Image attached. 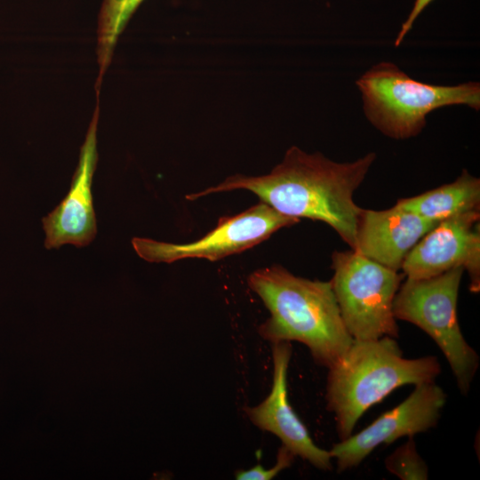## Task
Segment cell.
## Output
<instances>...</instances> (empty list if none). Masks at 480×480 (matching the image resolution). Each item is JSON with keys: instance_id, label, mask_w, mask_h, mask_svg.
<instances>
[{"instance_id": "1", "label": "cell", "mask_w": 480, "mask_h": 480, "mask_svg": "<svg viewBox=\"0 0 480 480\" xmlns=\"http://www.w3.org/2000/svg\"><path fill=\"white\" fill-rule=\"evenodd\" d=\"M375 158L376 154L371 152L353 162L338 163L321 153L308 154L292 146L268 174L233 175L216 186L188 195L187 199L245 189L282 214L326 223L354 250L362 208L353 196Z\"/></svg>"}, {"instance_id": "2", "label": "cell", "mask_w": 480, "mask_h": 480, "mask_svg": "<svg viewBox=\"0 0 480 480\" xmlns=\"http://www.w3.org/2000/svg\"><path fill=\"white\" fill-rule=\"evenodd\" d=\"M247 282L270 313L259 333L271 344L300 342L315 363L326 368L351 346L354 339L344 324L331 281L297 276L273 265L255 270Z\"/></svg>"}, {"instance_id": "3", "label": "cell", "mask_w": 480, "mask_h": 480, "mask_svg": "<svg viewBox=\"0 0 480 480\" xmlns=\"http://www.w3.org/2000/svg\"><path fill=\"white\" fill-rule=\"evenodd\" d=\"M328 369L326 408L333 413L340 440L352 435L362 415L396 388L435 381L437 357L405 358L395 338L354 340Z\"/></svg>"}, {"instance_id": "4", "label": "cell", "mask_w": 480, "mask_h": 480, "mask_svg": "<svg viewBox=\"0 0 480 480\" xmlns=\"http://www.w3.org/2000/svg\"><path fill=\"white\" fill-rule=\"evenodd\" d=\"M368 120L382 133L404 140L420 133L427 115L444 106L480 108V84L468 82L453 86L425 84L391 62H380L356 82Z\"/></svg>"}, {"instance_id": "5", "label": "cell", "mask_w": 480, "mask_h": 480, "mask_svg": "<svg viewBox=\"0 0 480 480\" xmlns=\"http://www.w3.org/2000/svg\"><path fill=\"white\" fill-rule=\"evenodd\" d=\"M459 266L437 276L401 283L393 301L396 319L423 330L444 355L462 395L470 389L479 356L465 340L459 324L457 301L462 275Z\"/></svg>"}, {"instance_id": "6", "label": "cell", "mask_w": 480, "mask_h": 480, "mask_svg": "<svg viewBox=\"0 0 480 480\" xmlns=\"http://www.w3.org/2000/svg\"><path fill=\"white\" fill-rule=\"evenodd\" d=\"M332 290L344 324L354 340L398 338L393 301L404 274L350 249L332 254Z\"/></svg>"}, {"instance_id": "7", "label": "cell", "mask_w": 480, "mask_h": 480, "mask_svg": "<svg viewBox=\"0 0 480 480\" xmlns=\"http://www.w3.org/2000/svg\"><path fill=\"white\" fill-rule=\"evenodd\" d=\"M299 221L260 201L241 213L220 218L212 230L194 242L173 244L134 237L132 244L136 253L148 262L172 263L189 258L215 261L250 249L280 228Z\"/></svg>"}, {"instance_id": "8", "label": "cell", "mask_w": 480, "mask_h": 480, "mask_svg": "<svg viewBox=\"0 0 480 480\" xmlns=\"http://www.w3.org/2000/svg\"><path fill=\"white\" fill-rule=\"evenodd\" d=\"M447 396L435 381L414 386L401 404L385 412L360 432L340 440L329 450L337 471L357 467L380 444H390L404 436H414L435 428Z\"/></svg>"}, {"instance_id": "9", "label": "cell", "mask_w": 480, "mask_h": 480, "mask_svg": "<svg viewBox=\"0 0 480 480\" xmlns=\"http://www.w3.org/2000/svg\"><path fill=\"white\" fill-rule=\"evenodd\" d=\"M480 210L441 220L409 252L401 269L407 278L422 279L461 266L468 273L469 290L480 291Z\"/></svg>"}, {"instance_id": "10", "label": "cell", "mask_w": 480, "mask_h": 480, "mask_svg": "<svg viewBox=\"0 0 480 480\" xmlns=\"http://www.w3.org/2000/svg\"><path fill=\"white\" fill-rule=\"evenodd\" d=\"M98 116L97 106L81 147L78 164L68 193L59 205L42 220L46 249L60 248L67 244L84 247L96 236L97 221L92 184L98 161Z\"/></svg>"}, {"instance_id": "11", "label": "cell", "mask_w": 480, "mask_h": 480, "mask_svg": "<svg viewBox=\"0 0 480 480\" xmlns=\"http://www.w3.org/2000/svg\"><path fill=\"white\" fill-rule=\"evenodd\" d=\"M289 341L272 343L273 381L269 395L254 407H244L249 420L259 428L276 436L295 456L321 470H332L330 452L318 447L297 416L287 396V371L292 357Z\"/></svg>"}, {"instance_id": "12", "label": "cell", "mask_w": 480, "mask_h": 480, "mask_svg": "<svg viewBox=\"0 0 480 480\" xmlns=\"http://www.w3.org/2000/svg\"><path fill=\"white\" fill-rule=\"evenodd\" d=\"M439 222L396 205L386 210L362 209L354 251L399 271L409 252Z\"/></svg>"}, {"instance_id": "13", "label": "cell", "mask_w": 480, "mask_h": 480, "mask_svg": "<svg viewBox=\"0 0 480 480\" xmlns=\"http://www.w3.org/2000/svg\"><path fill=\"white\" fill-rule=\"evenodd\" d=\"M395 205L441 221L457 213L479 210L480 180L464 169L454 181L418 196L398 199Z\"/></svg>"}, {"instance_id": "14", "label": "cell", "mask_w": 480, "mask_h": 480, "mask_svg": "<svg viewBox=\"0 0 480 480\" xmlns=\"http://www.w3.org/2000/svg\"><path fill=\"white\" fill-rule=\"evenodd\" d=\"M144 0H103L97 28V60L99 77L97 92L108 68L115 46L129 20Z\"/></svg>"}, {"instance_id": "15", "label": "cell", "mask_w": 480, "mask_h": 480, "mask_svg": "<svg viewBox=\"0 0 480 480\" xmlns=\"http://www.w3.org/2000/svg\"><path fill=\"white\" fill-rule=\"evenodd\" d=\"M388 472L401 480H427L428 468L425 460L418 453L413 436L385 459Z\"/></svg>"}, {"instance_id": "16", "label": "cell", "mask_w": 480, "mask_h": 480, "mask_svg": "<svg viewBox=\"0 0 480 480\" xmlns=\"http://www.w3.org/2000/svg\"><path fill=\"white\" fill-rule=\"evenodd\" d=\"M295 455L285 446L282 445L276 454V462L270 468H265L260 464L246 469L236 472L238 480H270L282 470L289 468L294 461Z\"/></svg>"}, {"instance_id": "17", "label": "cell", "mask_w": 480, "mask_h": 480, "mask_svg": "<svg viewBox=\"0 0 480 480\" xmlns=\"http://www.w3.org/2000/svg\"><path fill=\"white\" fill-rule=\"evenodd\" d=\"M432 1L433 0H415L414 5L407 20L403 23L401 30L396 38L395 46L400 45L408 31L412 28L415 20Z\"/></svg>"}]
</instances>
